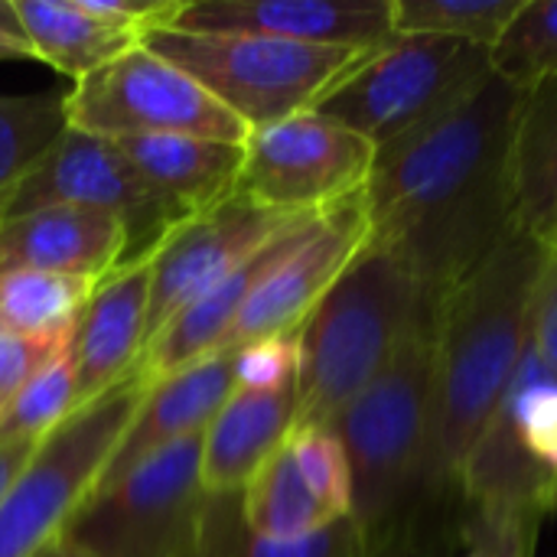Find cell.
Listing matches in <instances>:
<instances>
[{
  "label": "cell",
  "instance_id": "obj_1",
  "mask_svg": "<svg viewBox=\"0 0 557 557\" xmlns=\"http://www.w3.org/2000/svg\"><path fill=\"white\" fill-rule=\"evenodd\" d=\"M522 95L493 72L463 104L375 150L362 186L369 242L437 304L519 228L509 160Z\"/></svg>",
  "mask_w": 557,
  "mask_h": 557
},
{
  "label": "cell",
  "instance_id": "obj_2",
  "mask_svg": "<svg viewBox=\"0 0 557 557\" xmlns=\"http://www.w3.org/2000/svg\"><path fill=\"white\" fill-rule=\"evenodd\" d=\"M545 245L516 228L503 245L437 304L434 385L428 431V503L434 529L441 509L460 496V470L496 414L532 339V304Z\"/></svg>",
  "mask_w": 557,
  "mask_h": 557
},
{
  "label": "cell",
  "instance_id": "obj_3",
  "mask_svg": "<svg viewBox=\"0 0 557 557\" xmlns=\"http://www.w3.org/2000/svg\"><path fill=\"white\" fill-rule=\"evenodd\" d=\"M434 323L437 307L411 326L392 362L333 421L352 473V519L372 557L405 555L434 529L428 503Z\"/></svg>",
  "mask_w": 557,
  "mask_h": 557
},
{
  "label": "cell",
  "instance_id": "obj_4",
  "mask_svg": "<svg viewBox=\"0 0 557 557\" xmlns=\"http://www.w3.org/2000/svg\"><path fill=\"white\" fill-rule=\"evenodd\" d=\"M434 307L395 251L366 242L300 326L294 428H333Z\"/></svg>",
  "mask_w": 557,
  "mask_h": 557
},
{
  "label": "cell",
  "instance_id": "obj_5",
  "mask_svg": "<svg viewBox=\"0 0 557 557\" xmlns=\"http://www.w3.org/2000/svg\"><path fill=\"white\" fill-rule=\"evenodd\" d=\"M140 42L193 75L248 131L313 111L339 78L372 55L251 33H193L173 26L147 29Z\"/></svg>",
  "mask_w": 557,
  "mask_h": 557
},
{
  "label": "cell",
  "instance_id": "obj_6",
  "mask_svg": "<svg viewBox=\"0 0 557 557\" xmlns=\"http://www.w3.org/2000/svg\"><path fill=\"white\" fill-rule=\"evenodd\" d=\"M493 75V49L454 36H395L320 101L317 114L379 147L437 121Z\"/></svg>",
  "mask_w": 557,
  "mask_h": 557
},
{
  "label": "cell",
  "instance_id": "obj_7",
  "mask_svg": "<svg viewBox=\"0 0 557 557\" xmlns=\"http://www.w3.org/2000/svg\"><path fill=\"white\" fill-rule=\"evenodd\" d=\"M150 385L134 372L98 401L72 411L29 457L0 499V557H33L62 535L72 512L101 480Z\"/></svg>",
  "mask_w": 557,
  "mask_h": 557
},
{
  "label": "cell",
  "instance_id": "obj_8",
  "mask_svg": "<svg viewBox=\"0 0 557 557\" xmlns=\"http://www.w3.org/2000/svg\"><path fill=\"white\" fill-rule=\"evenodd\" d=\"M199 457L202 437H189L95 486L62 539L88 557H196L206 509Z\"/></svg>",
  "mask_w": 557,
  "mask_h": 557
},
{
  "label": "cell",
  "instance_id": "obj_9",
  "mask_svg": "<svg viewBox=\"0 0 557 557\" xmlns=\"http://www.w3.org/2000/svg\"><path fill=\"white\" fill-rule=\"evenodd\" d=\"M72 131L104 140L183 134L225 144H245L248 127L225 111L193 75L134 42L65 95Z\"/></svg>",
  "mask_w": 557,
  "mask_h": 557
},
{
  "label": "cell",
  "instance_id": "obj_10",
  "mask_svg": "<svg viewBox=\"0 0 557 557\" xmlns=\"http://www.w3.org/2000/svg\"><path fill=\"white\" fill-rule=\"evenodd\" d=\"M49 206L114 215L127 232L124 264L153 258V251L173 235V228L189 219V212L157 193L134 170V163L114 140L72 127L23 180L3 219Z\"/></svg>",
  "mask_w": 557,
  "mask_h": 557
},
{
  "label": "cell",
  "instance_id": "obj_11",
  "mask_svg": "<svg viewBox=\"0 0 557 557\" xmlns=\"http://www.w3.org/2000/svg\"><path fill=\"white\" fill-rule=\"evenodd\" d=\"M372 163V140L317 111H304L248 134L238 193L274 212L320 215L359 193Z\"/></svg>",
  "mask_w": 557,
  "mask_h": 557
},
{
  "label": "cell",
  "instance_id": "obj_12",
  "mask_svg": "<svg viewBox=\"0 0 557 557\" xmlns=\"http://www.w3.org/2000/svg\"><path fill=\"white\" fill-rule=\"evenodd\" d=\"M310 215H287L258 206L245 193L189 215L150 258L147 343L196 297L222 284L255 251Z\"/></svg>",
  "mask_w": 557,
  "mask_h": 557
},
{
  "label": "cell",
  "instance_id": "obj_13",
  "mask_svg": "<svg viewBox=\"0 0 557 557\" xmlns=\"http://www.w3.org/2000/svg\"><path fill=\"white\" fill-rule=\"evenodd\" d=\"M369 242V212L362 189L320 212L284 258L268 271L258 290L248 297L222 349H238L268 336L297 333L339 274Z\"/></svg>",
  "mask_w": 557,
  "mask_h": 557
},
{
  "label": "cell",
  "instance_id": "obj_14",
  "mask_svg": "<svg viewBox=\"0 0 557 557\" xmlns=\"http://www.w3.org/2000/svg\"><path fill=\"white\" fill-rule=\"evenodd\" d=\"M170 26L359 52H375L398 36L392 0H183Z\"/></svg>",
  "mask_w": 557,
  "mask_h": 557
},
{
  "label": "cell",
  "instance_id": "obj_15",
  "mask_svg": "<svg viewBox=\"0 0 557 557\" xmlns=\"http://www.w3.org/2000/svg\"><path fill=\"white\" fill-rule=\"evenodd\" d=\"M147 310H150V258L121 264L108 274L72 333L75 405L85 408L131 379L147 349ZM75 408V411H78Z\"/></svg>",
  "mask_w": 557,
  "mask_h": 557
},
{
  "label": "cell",
  "instance_id": "obj_16",
  "mask_svg": "<svg viewBox=\"0 0 557 557\" xmlns=\"http://www.w3.org/2000/svg\"><path fill=\"white\" fill-rule=\"evenodd\" d=\"M232 392H235V349H219L202 362H193L189 369L150 385V392L134 411L127 431L111 450L101 480L95 486H108L121 480L137 463L180 441L202 437Z\"/></svg>",
  "mask_w": 557,
  "mask_h": 557
},
{
  "label": "cell",
  "instance_id": "obj_17",
  "mask_svg": "<svg viewBox=\"0 0 557 557\" xmlns=\"http://www.w3.org/2000/svg\"><path fill=\"white\" fill-rule=\"evenodd\" d=\"M127 232L114 215L49 206L0 219V271L104 281L124 264Z\"/></svg>",
  "mask_w": 557,
  "mask_h": 557
},
{
  "label": "cell",
  "instance_id": "obj_18",
  "mask_svg": "<svg viewBox=\"0 0 557 557\" xmlns=\"http://www.w3.org/2000/svg\"><path fill=\"white\" fill-rule=\"evenodd\" d=\"M317 215L290 225L287 232H281L274 242H268L261 251H255L238 271H232L222 284H215L212 290H206L202 297H196L193 304H186L144 349L140 356V379L147 385H157L183 369H189L193 362H202L206 356L219 352L228 330L235 326L238 313L245 310L248 297L258 290V284L268 277V271L284 258V251L297 242V235L313 222Z\"/></svg>",
  "mask_w": 557,
  "mask_h": 557
},
{
  "label": "cell",
  "instance_id": "obj_19",
  "mask_svg": "<svg viewBox=\"0 0 557 557\" xmlns=\"http://www.w3.org/2000/svg\"><path fill=\"white\" fill-rule=\"evenodd\" d=\"M297 424V385L232 392L202 434L199 476L206 496H242Z\"/></svg>",
  "mask_w": 557,
  "mask_h": 557
},
{
  "label": "cell",
  "instance_id": "obj_20",
  "mask_svg": "<svg viewBox=\"0 0 557 557\" xmlns=\"http://www.w3.org/2000/svg\"><path fill=\"white\" fill-rule=\"evenodd\" d=\"M134 170L183 212L196 215L238 189L245 144L157 134V137H124L114 140Z\"/></svg>",
  "mask_w": 557,
  "mask_h": 557
},
{
  "label": "cell",
  "instance_id": "obj_21",
  "mask_svg": "<svg viewBox=\"0 0 557 557\" xmlns=\"http://www.w3.org/2000/svg\"><path fill=\"white\" fill-rule=\"evenodd\" d=\"M33 59L82 82L134 42L137 33L91 16L78 0H13Z\"/></svg>",
  "mask_w": 557,
  "mask_h": 557
},
{
  "label": "cell",
  "instance_id": "obj_22",
  "mask_svg": "<svg viewBox=\"0 0 557 557\" xmlns=\"http://www.w3.org/2000/svg\"><path fill=\"white\" fill-rule=\"evenodd\" d=\"M509 170L516 222L532 232L557 202V78H545L522 95Z\"/></svg>",
  "mask_w": 557,
  "mask_h": 557
},
{
  "label": "cell",
  "instance_id": "obj_23",
  "mask_svg": "<svg viewBox=\"0 0 557 557\" xmlns=\"http://www.w3.org/2000/svg\"><path fill=\"white\" fill-rule=\"evenodd\" d=\"M196 557H372L356 519H339L304 539H264L248 529L242 496H206Z\"/></svg>",
  "mask_w": 557,
  "mask_h": 557
},
{
  "label": "cell",
  "instance_id": "obj_24",
  "mask_svg": "<svg viewBox=\"0 0 557 557\" xmlns=\"http://www.w3.org/2000/svg\"><path fill=\"white\" fill-rule=\"evenodd\" d=\"M242 516L248 529L264 539H304L339 522L297 467L287 441L245 486Z\"/></svg>",
  "mask_w": 557,
  "mask_h": 557
},
{
  "label": "cell",
  "instance_id": "obj_25",
  "mask_svg": "<svg viewBox=\"0 0 557 557\" xmlns=\"http://www.w3.org/2000/svg\"><path fill=\"white\" fill-rule=\"evenodd\" d=\"M98 284L42 271H0V330L20 336L72 333Z\"/></svg>",
  "mask_w": 557,
  "mask_h": 557
},
{
  "label": "cell",
  "instance_id": "obj_26",
  "mask_svg": "<svg viewBox=\"0 0 557 557\" xmlns=\"http://www.w3.org/2000/svg\"><path fill=\"white\" fill-rule=\"evenodd\" d=\"M65 131V95H0V219Z\"/></svg>",
  "mask_w": 557,
  "mask_h": 557
},
{
  "label": "cell",
  "instance_id": "obj_27",
  "mask_svg": "<svg viewBox=\"0 0 557 557\" xmlns=\"http://www.w3.org/2000/svg\"><path fill=\"white\" fill-rule=\"evenodd\" d=\"M522 0H392L398 36H454L493 42L519 13Z\"/></svg>",
  "mask_w": 557,
  "mask_h": 557
},
{
  "label": "cell",
  "instance_id": "obj_28",
  "mask_svg": "<svg viewBox=\"0 0 557 557\" xmlns=\"http://www.w3.org/2000/svg\"><path fill=\"white\" fill-rule=\"evenodd\" d=\"M493 72L522 91L557 78V0H522L493 42Z\"/></svg>",
  "mask_w": 557,
  "mask_h": 557
},
{
  "label": "cell",
  "instance_id": "obj_29",
  "mask_svg": "<svg viewBox=\"0 0 557 557\" xmlns=\"http://www.w3.org/2000/svg\"><path fill=\"white\" fill-rule=\"evenodd\" d=\"M75 369L65 352L33 382H26L0 411V444L39 447L75 411Z\"/></svg>",
  "mask_w": 557,
  "mask_h": 557
},
{
  "label": "cell",
  "instance_id": "obj_30",
  "mask_svg": "<svg viewBox=\"0 0 557 557\" xmlns=\"http://www.w3.org/2000/svg\"><path fill=\"white\" fill-rule=\"evenodd\" d=\"M509 398L525 450L557 480V379L542 366L532 339L509 382Z\"/></svg>",
  "mask_w": 557,
  "mask_h": 557
},
{
  "label": "cell",
  "instance_id": "obj_31",
  "mask_svg": "<svg viewBox=\"0 0 557 557\" xmlns=\"http://www.w3.org/2000/svg\"><path fill=\"white\" fill-rule=\"evenodd\" d=\"M287 447L317 490V496L326 503V509L336 519L352 516V473L346 450L333 428H294L287 434Z\"/></svg>",
  "mask_w": 557,
  "mask_h": 557
},
{
  "label": "cell",
  "instance_id": "obj_32",
  "mask_svg": "<svg viewBox=\"0 0 557 557\" xmlns=\"http://www.w3.org/2000/svg\"><path fill=\"white\" fill-rule=\"evenodd\" d=\"M297 375H300V330L235 349L238 392H277L297 385Z\"/></svg>",
  "mask_w": 557,
  "mask_h": 557
},
{
  "label": "cell",
  "instance_id": "obj_33",
  "mask_svg": "<svg viewBox=\"0 0 557 557\" xmlns=\"http://www.w3.org/2000/svg\"><path fill=\"white\" fill-rule=\"evenodd\" d=\"M535 529L539 519L529 516L467 509L457 525V539L463 542L460 557H532Z\"/></svg>",
  "mask_w": 557,
  "mask_h": 557
},
{
  "label": "cell",
  "instance_id": "obj_34",
  "mask_svg": "<svg viewBox=\"0 0 557 557\" xmlns=\"http://www.w3.org/2000/svg\"><path fill=\"white\" fill-rule=\"evenodd\" d=\"M72 333L20 336L0 330V411L26 382H33L42 369H49L55 359H62L72 349Z\"/></svg>",
  "mask_w": 557,
  "mask_h": 557
},
{
  "label": "cell",
  "instance_id": "obj_35",
  "mask_svg": "<svg viewBox=\"0 0 557 557\" xmlns=\"http://www.w3.org/2000/svg\"><path fill=\"white\" fill-rule=\"evenodd\" d=\"M532 346L542 366L557 379V258L548 255L542 281L535 287L532 304Z\"/></svg>",
  "mask_w": 557,
  "mask_h": 557
},
{
  "label": "cell",
  "instance_id": "obj_36",
  "mask_svg": "<svg viewBox=\"0 0 557 557\" xmlns=\"http://www.w3.org/2000/svg\"><path fill=\"white\" fill-rule=\"evenodd\" d=\"M33 450L36 447H29V444H0V499L7 496V490L13 486V480L29 463Z\"/></svg>",
  "mask_w": 557,
  "mask_h": 557
},
{
  "label": "cell",
  "instance_id": "obj_37",
  "mask_svg": "<svg viewBox=\"0 0 557 557\" xmlns=\"http://www.w3.org/2000/svg\"><path fill=\"white\" fill-rule=\"evenodd\" d=\"M532 235L545 245V251H548L552 258H557V202L552 206V212L532 228Z\"/></svg>",
  "mask_w": 557,
  "mask_h": 557
},
{
  "label": "cell",
  "instance_id": "obj_38",
  "mask_svg": "<svg viewBox=\"0 0 557 557\" xmlns=\"http://www.w3.org/2000/svg\"><path fill=\"white\" fill-rule=\"evenodd\" d=\"M33 557H88V555H85V552H78L75 545H69V542L59 535V539H52L46 548H39Z\"/></svg>",
  "mask_w": 557,
  "mask_h": 557
},
{
  "label": "cell",
  "instance_id": "obj_39",
  "mask_svg": "<svg viewBox=\"0 0 557 557\" xmlns=\"http://www.w3.org/2000/svg\"><path fill=\"white\" fill-rule=\"evenodd\" d=\"M13 59H33V55L23 46H13V42L0 39V62H13Z\"/></svg>",
  "mask_w": 557,
  "mask_h": 557
}]
</instances>
